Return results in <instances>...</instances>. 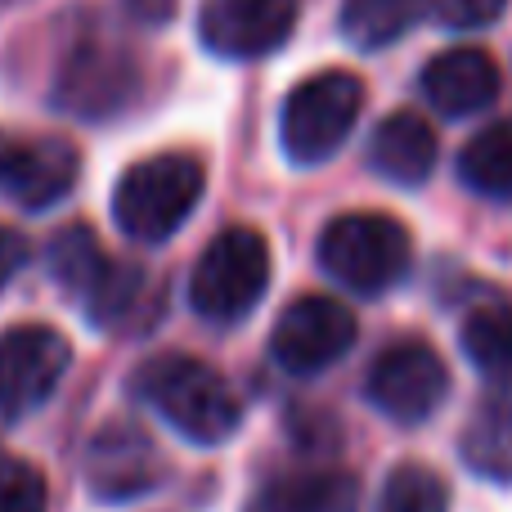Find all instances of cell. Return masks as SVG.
<instances>
[{
	"label": "cell",
	"mask_w": 512,
	"mask_h": 512,
	"mask_svg": "<svg viewBox=\"0 0 512 512\" xmlns=\"http://www.w3.org/2000/svg\"><path fill=\"white\" fill-rule=\"evenodd\" d=\"M77 176L81 153L63 135H0V194L14 198L23 212H50L77 189Z\"/></svg>",
	"instance_id": "10"
},
{
	"label": "cell",
	"mask_w": 512,
	"mask_h": 512,
	"mask_svg": "<svg viewBox=\"0 0 512 512\" xmlns=\"http://www.w3.org/2000/svg\"><path fill=\"white\" fill-rule=\"evenodd\" d=\"M459 180L481 198L512 203V117L477 131L459 153Z\"/></svg>",
	"instance_id": "18"
},
{
	"label": "cell",
	"mask_w": 512,
	"mask_h": 512,
	"mask_svg": "<svg viewBox=\"0 0 512 512\" xmlns=\"http://www.w3.org/2000/svg\"><path fill=\"white\" fill-rule=\"evenodd\" d=\"M297 27V0H203L198 9V41L216 59H265L288 45Z\"/></svg>",
	"instance_id": "11"
},
{
	"label": "cell",
	"mask_w": 512,
	"mask_h": 512,
	"mask_svg": "<svg viewBox=\"0 0 512 512\" xmlns=\"http://www.w3.org/2000/svg\"><path fill=\"white\" fill-rule=\"evenodd\" d=\"M369 167L400 189H418L436 167V131L418 113H391L369 135Z\"/></svg>",
	"instance_id": "15"
},
{
	"label": "cell",
	"mask_w": 512,
	"mask_h": 512,
	"mask_svg": "<svg viewBox=\"0 0 512 512\" xmlns=\"http://www.w3.org/2000/svg\"><path fill=\"white\" fill-rule=\"evenodd\" d=\"M72 364V346L50 324H14L0 333V418L36 414Z\"/></svg>",
	"instance_id": "9"
},
{
	"label": "cell",
	"mask_w": 512,
	"mask_h": 512,
	"mask_svg": "<svg viewBox=\"0 0 512 512\" xmlns=\"http://www.w3.org/2000/svg\"><path fill=\"white\" fill-rule=\"evenodd\" d=\"M23 261H27V239L18 230H9V225H0V292L23 270Z\"/></svg>",
	"instance_id": "24"
},
{
	"label": "cell",
	"mask_w": 512,
	"mask_h": 512,
	"mask_svg": "<svg viewBox=\"0 0 512 512\" xmlns=\"http://www.w3.org/2000/svg\"><path fill=\"white\" fill-rule=\"evenodd\" d=\"M459 342H463V355L472 360V369L486 373L495 387H512V306L508 301L472 310L459 328Z\"/></svg>",
	"instance_id": "19"
},
{
	"label": "cell",
	"mask_w": 512,
	"mask_h": 512,
	"mask_svg": "<svg viewBox=\"0 0 512 512\" xmlns=\"http://www.w3.org/2000/svg\"><path fill=\"white\" fill-rule=\"evenodd\" d=\"M364 396L382 418L400 427H418L445 405L450 396V369L445 360L418 337L391 342L364 373Z\"/></svg>",
	"instance_id": "7"
},
{
	"label": "cell",
	"mask_w": 512,
	"mask_h": 512,
	"mask_svg": "<svg viewBox=\"0 0 512 512\" xmlns=\"http://www.w3.org/2000/svg\"><path fill=\"white\" fill-rule=\"evenodd\" d=\"M135 95V63L122 50L108 45H86L59 68V86H54V104L68 113L99 122L126 108Z\"/></svg>",
	"instance_id": "13"
},
{
	"label": "cell",
	"mask_w": 512,
	"mask_h": 512,
	"mask_svg": "<svg viewBox=\"0 0 512 512\" xmlns=\"http://www.w3.org/2000/svg\"><path fill=\"white\" fill-rule=\"evenodd\" d=\"M423 95L436 113L445 117H472L495 104L499 95V68L486 50H445L423 68Z\"/></svg>",
	"instance_id": "14"
},
{
	"label": "cell",
	"mask_w": 512,
	"mask_h": 512,
	"mask_svg": "<svg viewBox=\"0 0 512 512\" xmlns=\"http://www.w3.org/2000/svg\"><path fill=\"white\" fill-rule=\"evenodd\" d=\"M360 481L351 472H292L274 477L248 499L243 512H355Z\"/></svg>",
	"instance_id": "16"
},
{
	"label": "cell",
	"mask_w": 512,
	"mask_h": 512,
	"mask_svg": "<svg viewBox=\"0 0 512 512\" xmlns=\"http://www.w3.org/2000/svg\"><path fill=\"white\" fill-rule=\"evenodd\" d=\"M414 243L396 216L346 212L333 216L319 234V270L355 297H382L409 274Z\"/></svg>",
	"instance_id": "3"
},
{
	"label": "cell",
	"mask_w": 512,
	"mask_h": 512,
	"mask_svg": "<svg viewBox=\"0 0 512 512\" xmlns=\"http://www.w3.org/2000/svg\"><path fill=\"white\" fill-rule=\"evenodd\" d=\"M45 504H50V490L41 472L23 459L0 454V512H45Z\"/></svg>",
	"instance_id": "22"
},
{
	"label": "cell",
	"mask_w": 512,
	"mask_h": 512,
	"mask_svg": "<svg viewBox=\"0 0 512 512\" xmlns=\"http://www.w3.org/2000/svg\"><path fill=\"white\" fill-rule=\"evenodd\" d=\"M126 9H131L144 27H162L171 14H176V0H126Z\"/></svg>",
	"instance_id": "25"
},
{
	"label": "cell",
	"mask_w": 512,
	"mask_h": 512,
	"mask_svg": "<svg viewBox=\"0 0 512 512\" xmlns=\"http://www.w3.org/2000/svg\"><path fill=\"white\" fill-rule=\"evenodd\" d=\"M459 454L477 477L499 481V486L512 481V387H495L477 405V414L463 427Z\"/></svg>",
	"instance_id": "17"
},
{
	"label": "cell",
	"mask_w": 512,
	"mask_h": 512,
	"mask_svg": "<svg viewBox=\"0 0 512 512\" xmlns=\"http://www.w3.org/2000/svg\"><path fill=\"white\" fill-rule=\"evenodd\" d=\"M167 463L135 423H108L86 445V486L104 504H131L162 486Z\"/></svg>",
	"instance_id": "12"
},
{
	"label": "cell",
	"mask_w": 512,
	"mask_h": 512,
	"mask_svg": "<svg viewBox=\"0 0 512 512\" xmlns=\"http://www.w3.org/2000/svg\"><path fill=\"white\" fill-rule=\"evenodd\" d=\"M360 337L355 315L333 297H297L270 328V360L292 378L333 369Z\"/></svg>",
	"instance_id": "8"
},
{
	"label": "cell",
	"mask_w": 512,
	"mask_h": 512,
	"mask_svg": "<svg viewBox=\"0 0 512 512\" xmlns=\"http://www.w3.org/2000/svg\"><path fill=\"white\" fill-rule=\"evenodd\" d=\"M207 171L194 153H153L117 176L113 221L131 243H167L194 216Z\"/></svg>",
	"instance_id": "2"
},
{
	"label": "cell",
	"mask_w": 512,
	"mask_h": 512,
	"mask_svg": "<svg viewBox=\"0 0 512 512\" xmlns=\"http://www.w3.org/2000/svg\"><path fill=\"white\" fill-rule=\"evenodd\" d=\"M45 265H50V279L59 283V292L95 328L117 324L140 301V288H144V274L113 261L99 248L90 225H63L50 239V248H45Z\"/></svg>",
	"instance_id": "6"
},
{
	"label": "cell",
	"mask_w": 512,
	"mask_h": 512,
	"mask_svg": "<svg viewBox=\"0 0 512 512\" xmlns=\"http://www.w3.org/2000/svg\"><path fill=\"white\" fill-rule=\"evenodd\" d=\"M265 288H270V243L261 230L234 225L198 252L189 274V306L207 324L230 328L261 306Z\"/></svg>",
	"instance_id": "4"
},
{
	"label": "cell",
	"mask_w": 512,
	"mask_h": 512,
	"mask_svg": "<svg viewBox=\"0 0 512 512\" xmlns=\"http://www.w3.org/2000/svg\"><path fill=\"white\" fill-rule=\"evenodd\" d=\"M427 5L432 0H346L337 23L355 50H387L423 18Z\"/></svg>",
	"instance_id": "20"
},
{
	"label": "cell",
	"mask_w": 512,
	"mask_h": 512,
	"mask_svg": "<svg viewBox=\"0 0 512 512\" xmlns=\"http://www.w3.org/2000/svg\"><path fill=\"white\" fill-rule=\"evenodd\" d=\"M131 391L189 445H221L243 423V405L230 382L185 351L149 355L131 373Z\"/></svg>",
	"instance_id": "1"
},
{
	"label": "cell",
	"mask_w": 512,
	"mask_h": 512,
	"mask_svg": "<svg viewBox=\"0 0 512 512\" xmlns=\"http://www.w3.org/2000/svg\"><path fill=\"white\" fill-rule=\"evenodd\" d=\"M373 512H450V486L423 463H400L382 481Z\"/></svg>",
	"instance_id": "21"
},
{
	"label": "cell",
	"mask_w": 512,
	"mask_h": 512,
	"mask_svg": "<svg viewBox=\"0 0 512 512\" xmlns=\"http://www.w3.org/2000/svg\"><path fill=\"white\" fill-rule=\"evenodd\" d=\"M364 108V81L346 68H328L288 90L279 113V144L292 167H319L346 140Z\"/></svg>",
	"instance_id": "5"
},
{
	"label": "cell",
	"mask_w": 512,
	"mask_h": 512,
	"mask_svg": "<svg viewBox=\"0 0 512 512\" xmlns=\"http://www.w3.org/2000/svg\"><path fill=\"white\" fill-rule=\"evenodd\" d=\"M504 9H508V0H432V14L441 18V27H450V32L490 27Z\"/></svg>",
	"instance_id": "23"
}]
</instances>
